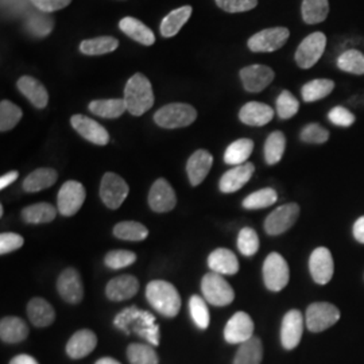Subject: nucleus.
<instances>
[{
  "label": "nucleus",
  "mask_w": 364,
  "mask_h": 364,
  "mask_svg": "<svg viewBox=\"0 0 364 364\" xmlns=\"http://www.w3.org/2000/svg\"><path fill=\"white\" fill-rule=\"evenodd\" d=\"M127 111L134 117H141L154 105V93L150 80L142 73H135L124 88Z\"/></svg>",
  "instance_id": "obj_1"
},
{
  "label": "nucleus",
  "mask_w": 364,
  "mask_h": 364,
  "mask_svg": "<svg viewBox=\"0 0 364 364\" xmlns=\"http://www.w3.org/2000/svg\"><path fill=\"white\" fill-rule=\"evenodd\" d=\"M146 299L165 317H176L181 309L180 293L166 281H151L146 287Z\"/></svg>",
  "instance_id": "obj_2"
},
{
  "label": "nucleus",
  "mask_w": 364,
  "mask_h": 364,
  "mask_svg": "<svg viewBox=\"0 0 364 364\" xmlns=\"http://www.w3.org/2000/svg\"><path fill=\"white\" fill-rule=\"evenodd\" d=\"M197 117V111L192 105L173 103L158 109L154 115L156 124L164 129H182L191 126Z\"/></svg>",
  "instance_id": "obj_3"
},
{
  "label": "nucleus",
  "mask_w": 364,
  "mask_h": 364,
  "mask_svg": "<svg viewBox=\"0 0 364 364\" xmlns=\"http://www.w3.org/2000/svg\"><path fill=\"white\" fill-rule=\"evenodd\" d=\"M201 290L205 301L215 306H227L235 299L234 289L221 274H205L201 281Z\"/></svg>",
  "instance_id": "obj_4"
},
{
  "label": "nucleus",
  "mask_w": 364,
  "mask_h": 364,
  "mask_svg": "<svg viewBox=\"0 0 364 364\" xmlns=\"http://www.w3.org/2000/svg\"><path fill=\"white\" fill-rule=\"evenodd\" d=\"M290 279L289 264L285 258L278 254L272 252L263 263V281L270 291H281L285 289Z\"/></svg>",
  "instance_id": "obj_5"
},
{
  "label": "nucleus",
  "mask_w": 364,
  "mask_h": 364,
  "mask_svg": "<svg viewBox=\"0 0 364 364\" xmlns=\"http://www.w3.org/2000/svg\"><path fill=\"white\" fill-rule=\"evenodd\" d=\"M338 318H340V311L335 305L328 302H314L306 309L305 324L311 332L318 333L335 326Z\"/></svg>",
  "instance_id": "obj_6"
},
{
  "label": "nucleus",
  "mask_w": 364,
  "mask_h": 364,
  "mask_svg": "<svg viewBox=\"0 0 364 364\" xmlns=\"http://www.w3.org/2000/svg\"><path fill=\"white\" fill-rule=\"evenodd\" d=\"M290 36L287 27L264 28L248 39V49L254 53H272L281 49Z\"/></svg>",
  "instance_id": "obj_7"
},
{
  "label": "nucleus",
  "mask_w": 364,
  "mask_h": 364,
  "mask_svg": "<svg viewBox=\"0 0 364 364\" xmlns=\"http://www.w3.org/2000/svg\"><path fill=\"white\" fill-rule=\"evenodd\" d=\"M326 46V34L316 31L308 36L299 43L296 52V63L302 69H309L316 65L323 57Z\"/></svg>",
  "instance_id": "obj_8"
},
{
  "label": "nucleus",
  "mask_w": 364,
  "mask_h": 364,
  "mask_svg": "<svg viewBox=\"0 0 364 364\" xmlns=\"http://www.w3.org/2000/svg\"><path fill=\"white\" fill-rule=\"evenodd\" d=\"M129 185L120 176L115 173H105L102 185H100V198L105 207L117 209L129 196Z\"/></svg>",
  "instance_id": "obj_9"
},
{
  "label": "nucleus",
  "mask_w": 364,
  "mask_h": 364,
  "mask_svg": "<svg viewBox=\"0 0 364 364\" xmlns=\"http://www.w3.org/2000/svg\"><path fill=\"white\" fill-rule=\"evenodd\" d=\"M85 188L77 181H66L57 197V207L63 216L76 215L85 201Z\"/></svg>",
  "instance_id": "obj_10"
},
{
  "label": "nucleus",
  "mask_w": 364,
  "mask_h": 364,
  "mask_svg": "<svg viewBox=\"0 0 364 364\" xmlns=\"http://www.w3.org/2000/svg\"><path fill=\"white\" fill-rule=\"evenodd\" d=\"M299 207L296 203L281 205L273 210L264 221V230L272 236L284 234L290 230L299 219Z\"/></svg>",
  "instance_id": "obj_11"
},
{
  "label": "nucleus",
  "mask_w": 364,
  "mask_h": 364,
  "mask_svg": "<svg viewBox=\"0 0 364 364\" xmlns=\"http://www.w3.org/2000/svg\"><path fill=\"white\" fill-rule=\"evenodd\" d=\"M309 272L316 284L326 285L328 282H331L335 272V264L333 257L328 248L317 247L313 250L312 255L309 258Z\"/></svg>",
  "instance_id": "obj_12"
},
{
  "label": "nucleus",
  "mask_w": 364,
  "mask_h": 364,
  "mask_svg": "<svg viewBox=\"0 0 364 364\" xmlns=\"http://www.w3.org/2000/svg\"><path fill=\"white\" fill-rule=\"evenodd\" d=\"M254 338V321L246 312H236L224 328V338L230 344H243Z\"/></svg>",
  "instance_id": "obj_13"
},
{
  "label": "nucleus",
  "mask_w": 364,
  "mask_h": 364,
  "mask_svg": "<svg viewBox=\"0 0 364 364\" xmlns=\"http://www.w3.org/2000/svg\"><path fill=\"white\" fill-rule=\"evenodd\" d=\"M304 324L305 318L297 309L289 311L284 316L281 326V343L285 350H293L299 346L304 333Z\"/></svg>",
  "instance_id": "obj_14"
},
{
  "label": "nucleus",
  "mask_w": 364,
  "mask_h": 364,
  "mask_svg": "<svg viewBox=\"0 0 364 364\" xmlns=\"http://www.w3.org/2000/svg\"><path fill=\"white\" fill-rule=\"evenodd\" d=\"M275 73L273 69L264 65H250L240 70L243 87L247 92H262L273 82Z\"/></svg>",
  "instance_id": "obj_15"
},
{
  "label": "nucleus",
  "mask_w": 364,
  "mask_h": 364,
  "mask_svg": "<svg viewBox=\"0 0 364 364\" xmlns=\"http://www.w3.org/2000/svg\"><path fill=\"white\" fill-rule=\"evenodd\" d=\"M57 290L68 304H78L84 299V287L76 269H65L57 281Z\"/></svg>",
  "instance_id": "obj_16"
},
{
  "label": "nucleus",
  "mask_w": 364,
  "mask_h": 364,
  "mask_svg": "<svg viewBox=\"0 0 364 364\" xmlns=\"http://www.w3.org/2000/svg\"><path fill=\"white\" fill-rule=\"evenodd\" d=\"M70 123H72L73 129L77 131L78 134L88 142L99 144V146H105L109 142L108 131L91 117L75 115L70 119Z\"/></svg>",
  "instance_id": "obj_17"
},
{
  "label": "nucleus",
  "mask_w": 364,
  "mask_h": 364,
  "mask_svg": "<svg viewBox=\"0 0 364 364\" xmlns=\"http://www.w3.org/2000/svg\"><path fill=\"white\" fill-rule=\"evenodd\" d=\"M149 204L153 210L159 213L170 212L171 209H174L177 204V197L169 182L159 178L153 183L149 193Z\"/></svg>",
  "instance_id": "obj_18"
},
{
  "label": "nucleus",
  "mask_w": 364,
  "mask_h": 364,
  "mask_svg": "<svg viewBox=\"0 0 364 364\" xmlns=\"http://www.w3.org/2000/svg\"><path fill=\"white\" fill-rule=\"evenodd\" d=\"M254 171H255V166L250 162L235 166L232 169L225 171L219 183L221 192L227 195L237 192L251 180Z\"/></svg>",
  "instance_id": "obj_19"
},
{
  "label": "nucleus",
  "mask_w": 364,
  "mask_h": 364,
  "mask_svg": "<svg viewBox=\"0 0 364 364\" xmlns=\"http://www.w3.org/2000/svg\"><path fill=\"white\" fill-rule=\"evenodd\" d=\"M139 282L132 275H119L105 287V294L111 301L130 299L138 293Z\"/></svg>",
  "instance_id": "obj_20"
},
{
  "label": "nucleus",
  "mask_w": 364,
  "mask_h": 364,
  "mask_svg": "<svg viewBox=\"0 0 364 364\" xmlns=\"http://www.w3.org/2000/svg\"><path fill=\"white\" fill-rule=\"evenodd\" d=\"M273 108L270 105L258 103V102H250L247 105H243L239 112L240 122L252 127L266 126L273 120Z\"/></svg>",
  "instance_id": "obj_21"
},
{
  "label": "nucleus",
  "mask_w": 364,
  "mask_h": 364,
  "mask_svg": "<svg viewBox=\"0 0 364 364\" xmlns=\"http://www.w3.org/2000/svg\"><path fill=\"white\" fill-rule=\"evenodd\" d=\"M212 165H213V156H210V153L207 150L195 151L186 164V171H188L191 183L193 186H197L204 181L205 177L208 176Z\"/></svg>",
  "instance_id": "obj_22"
},
{
  "label": "nucleus",
  "mask_w": 364,
  "mask_h": 364,
  "mask_svg": "<svg viewBox=\"0 0 364 364\" xmlns=\"http://www.w3.org/2000/svg\"><path fill=\"white\" fill-rule=\"evenodd\" d=\"M97 346V338L90 329H81L69 338L66 353L72 359H81L91 353Z\"/></svg>",
  "instance_id": "obj_23"
},
{
  "label": "nucleus",
  "mask_w": 364,
  "mask_h": 364,
  "mask_svg": "<svg viewBox=\"0 0 364 364\" xmlns=\"http://www.w3.org/2000/svg\"><path fill=\"white\" fill-rule=\"evenodd\" d=\"M209 269L221 275H235L239 272V260L228 248H218L208 257Z\"/></svg>",
  "instance_id": "obj_24"
},
{
  "label": "nucleus",
  "mask_w": 364,
  "mask_h": 364,
  "mask_svg": "<svg viewBox=\"0 0 364 364\" xmlns=\"http://www.w3.org/2000/svg\"><path fill=\"white\" fill-rule=\"evenodd\" d=\"M18 90L22 92L31 105L37 108H45L49 102V95L46 88L39 82L37 78L23 76L18 80Z\"/></svg>",
  "instance_id": "obj_25"
},
{
  "label": "nucleus",
  "mask_w": 364,
  "mask_h": 364,
  "mask_svg": "<svg viewBox=\"0 0 364 364\" xmlns=\"http://www.w3.org/2000/svg\"><path fill=\"white\" fill-rule=\"evenodd\" d=\"M28 328L19 317H3L0 321V338L4 343L16 344L27 338Z\"/></svg>",
  "instance_id": "obj_26"
},
{
  "label": "nucleus",
  "mask_w": 364,
  "mask_h": 364,
  "mask_svg": "<svg viewBox=\"0 0 364 364\" xmlns=\"http://www.w3.org/2000/svg\"><path fill=\"white\" fill-rule=\"evenodd\" d=\"M27 314L30 321L38 328L52 326L55 312L52 305L46 299H33L27 304Z\"/></svg>",
  "instance_id": "obj_27"
},
{
  "label": "nucleus",
  "mask_w": 364,
  "mask_h": 364,
  "mask_svg": "<svg viewBox=\"0 0 364 364\" xmlns=\"http://www.w3.org/2000/svg\"><path fill=\"white\" fill-rule=\"evenodd\" d=\"M120 30L129 36L130 38L146 45V46H151L154 42H156V36L154 33L146 26L144 23H142L139 19H135V18H131V16H126L120 21L119 23Z\"/></svg>",
  "instance_id": "obj_28"
},
{
  "label": "nucleus",
  "mask_w": 364,
  "mask_h": 364,
  "mask_svg": "<svg viewBox=\"0 0 364 364\" xmlns=\"http://www.w3.org/2000/svg\"><path fill=\"white\" fill-rule=\"evenodd\" d=\"M58 178V174L50 168H41L30 173L23 181V189L30 193L39 192L53 186Z\"/></svg>",
  "instance_id": "obj_29"
},
{
  "label": "nucleus",
  "mask_w": 364,
  "mask_h": 364,
  "mask_svg": "<svg viewBox=\"0 0 364 364\" xmlns=\"http://www.w3.org/2000/svg\"><path fill=\"white\" fill-rule=\"evenodd\" d=\"M192 15V7L191 6H183L177 10H173L171 13L165 16V19L161 23V34L166 38L174 37L178 34L181 27L189 21Z\"/></svg>",
  "instance_id": "obj_30"
},
{
  "label": "nucleus",
  "mask_w": 364,
  "mask_h": 364,
  "mask_svg": "<svg viewBox=\"0 0 364 364\" xmlns=\"http://www.w3.org/2000/svg\"><path fill=\"white\" fill-rule=\"evenodd\" d=\"M254 150V142L248 138H242L237 139L230 144L224 153V162L227 165H234L239 166L246 164L251 153Z\"/></svg>",
  "instance_id": "obj_31"
},
{
  "label": "nucleus",
  "mask_w": 364,
  "mask_h": 364,
  "mask_svg": "<svg viewBox=\"0 0 364 364\" xmlns=\"http://www.w3.org/2000/svg\"><path fill=\"white\" fill-rule=\"evenodd\" d=\"M302 19L308 25H317L324 22L329 14L328 0H304L301 6Z\"/></svg>",
  "instance_id": "obj_32"
},
{
  "label": "nucleus",
  "mask_w": 364,
  "mask_h": 364,
  "mask_svg": "<svg viewBox=\"0 0 364 364\" xmlns=\"http://www.w3.org/2000/svg\"><path fill=\"white\" fill-rule=\"evenodd\" d=\"M90 111L96 117L105 119H117L120 117L126 111L127 105L124 99H108V100H95L90 105Z\"/></svg>",
  "instance_id": "obj_33"
},
{
  "label": "nucleus",
  "mask_w": 364,
  "mask_h": 364,
  "mask_svg": "<svg viewBox=\"0 0 364 364\" xmlns=\"http://www.w3.org/2000/svg\"><path fill=\"white\" fill-rule=\"evenodd\" d=\"M263 359V346L258 338H251L240 344L235 355L234 364H260Z\"/></svg>",
  "instance_id": "obj_34"
},
{
  "label": "nucleus",
  "mask_w": 364,
  "mask_h": 364,
  "mask_svg": "<svg viewBox=\"0 0 364 364\" xmlns=\"http://www.w3.org/2000/svg\"><path fill=\"white\" fill-rule=\"evenodd\" d=\"M335 88V82L332 80L328 78H317V80H312L309 82H306L302 87V99L306 103H313L317 100H321L326 97L328 95H331V92L333 91Z\"/></svg>",
  "instance_id": "obj_35"
},
{
  "label": "nucleus",
  "mask_w": 364,
  "mask_h": 364,
  "mask_svg": "<svg viewBox=\"0 0 364 364\" xmlns=\"http://www.w3.org/2000/svg\"><path fill=\"white\" fill-rule=\"evenodd\" d=\"M119 41L114 37H97L85 39L80 45V52L85 55H103L117 50Z\"/></svg>",
  "instance_id": "obj_36"
},
{
  "label": "nucleus",
  "mask_w": 364,
  "mask_h": 364,
  "mask_svg": "<svg viewBox=\"0 0 364 364\" xmlns=\"http://www.w3.org/2000/svg\"><path fill=\"white\" fill-rule=\"evenodd\" d=\"M57 216V209L52 204L48 203H38L22 210V218L28 224H42L50 223Z\"/></svg>",
  "instance_id": "obj_37"
},
{
  "label": "nucleus",
  "mask_w": 364,
  "mask_h": 364,
  "mask_svg": "<svg viewBox=\"0 0 364 364\" xmlns=\"http://www.w3.org/2000/svg\"><path fill=\"white\" fill-rule=\"evenodd\" d=\"M287 149V138L281 131H274L264 144V159L269 165L278 164Z\"/></svg>",
  "instance_id": "obj_38"
},
{
  "label": "nucleus",
  "mask_w": 364,
  "mask_h": 364,
  "mask_svg": "<svg viewBox=\"0 0 364 364\" xmlns=\"http://www.w3.org/2000/svg\"><path fill=\"white\" fill-rule=\"evenodd\" d=\"M117 239L129 242H142L149 236V230L138 221H122L114 227Z\"/></svg>",
  "instance_id": "obj_39"
},
{
  "label": "nucleus",
  "mask_w": 364,
  "mask_h": 364,
  "mask_svg": "<svg viewBox=\"0 0 364 364\" xmlns=\"http://www.w3.org/2000/svg\"><path fill=\"white\" fill-rule=\"evenodd\" d=\"M338 68L346 73L356 76L364 75V54L356 49L341 53L338 58Z\"/></svg>",
  "instance_id": "obj_40"
},
{
  "label": "nucleus",
  "mask_w": 364,
  "mask_h": 364,
  "mask_svg": "<svg viewBox=\"0 0 364 364\" xmlns=\"http://www.w3.org/2000/svg\"><path fill=\"white\" fill-rule=\"evenodd\" d=\"M54 21L48 13H33L26 21L27 31L34 37H46L52 33Z\"/></svg>",
  "instance_id": "obj_41"
},
{
  "label": "nucleus",
  "mask_w": 364,
  "mask_h": 364,
  "mask_svg": "<svg viewBox=\"0 0 364 364\" xmlns=\"http://www.w3.org/2000/svg\"><path fill=\"white\" fill-rule=\"evenodd\" d=\"M278 195L273 188H264L257 191L251 195H248L243 200V208L246 209H263L272 207L277 203Z\"/></svg>",
  "instance_id": "obj_42"
},
{
  "label": "nucleus",
  "mask_w": 364,
  "mask_h": 364,
  "mask_svg": "<svg viewBox=\"0 0 364 364\" xmlns=\"http://www.w3.org/2000/svg\"><path fill=\"white\" fill-rule=\"evenodd\" d=\"M22 119V109L9 100L0 103V131L6 132L14 129Z\"/></svg>",
  "instance_id": "obj_43"
},
{
  "label": "nucleus",
  "mask_w": 364,
  "mask_h": 364,
  "mask_svg": "<svg viewBox=\"0 0 364 364\" xmlns=\"http://www.w3.org/2000/svg\"><path fill=\"white\" fill-rule=\"evenodd\" d=\"M127 358L131 364H158L156 352L144 344H130L127 348Z\"/></svg>",
  "instance_id": "obj_44"
},
{
  "label": "nucleus",
  "mask_w": 364,
  "mask_h": 364,
  "mask_svg": "<svg viewBox=\"0 0 364 364\" xmlns=\"http://www.w3.org/2000/svg\"><path fill=\"white\" fill-rule=\"evenodd\" d=\"M189 311L197 328L200 329L208 328L210 317H209L208 306L205 304V299H201L200 296H192L189 299Z\"/></svg>",
  "instance_id": "obj_45"
},
{
  "label": "nucleus",
  "mask_w": 364,
  "mask_h": 364,
  "mask_svg": "<svg viewBox=\"0 0 364 364\" xmlns=\"http://www.w3.org/2000/svg\"><path fill=\"white\" fill-rule=\"evenodd\" d=\"M237 248H239V251L245 257L255 255L258 252V250H259V237H258V234L252 228H250V227L243 228L239 232V236H237Z\"/></svg>",
  "instance_id": "obj_46"
},
{
  "label": "nucleus",
  "mask_w": 364,
  "mask_h": 364,
  "mask_svg": "<svg viewBox=\"0 0 364 364\" xmlns=\"http://www.w3.org/2000/svg\"><path fill=\"white\" fill-rule=\"evenodd\" d=\"M299 109V100L291 92H281L277 99V114L281 119H290L294 117Z\"/></svg>",
  "instance_id": "obj_47"
},
{
  "label": "nucleus",
  "mask_w": 364,
  "mask_h": 364,
  "mask_svg": "<svg viewBox=\"0 0 364 364\" xmlns=\"http://www.w3.org/2000/svg\"><path fill=\"white\" fill-rule=\"evenodd\" d=\"M135 260H136V255L134 252L127 250H114L105 255V263L107 267L112 270H119V269L131 266Z\"/></svg>",
  "instance_id": "obj_48"
},
{
  "label": "nucleus",
  "mask_w": 364,
  "mask_h": 364,
  "mask_svg": "<svg viewBox=\"0 0 364 364\" xmlns=\"http://www.w3.org/2000/svg\"><path fill=\"white\" fill-rule=\"evenodd\" d=\"M329 139V132L323 126L312 123L301 131V141L305 144H323Z\"/></svg>",
  "instance_id": "obj_49"
},
{
  "label": "nucleus",
  "mask_w": 364,
  "mask_h": 364,
  "mask_svg": "<svg viewBox=\"0 0 364 364\" xmlns=\"http://www.w3.org/2000/svg\"><path fill=\"white\" fill-rule=\"evenodd\" d=\"M216 4L225 13H246L258 6V0H216Z\"/></svg>",
  "instance_id": "obj_50"
},
{
  "label": "nucleus",
  "mask_w": 364,
  "mask_h": 364,
  "mask_svg": "<svg viewBox=\"0 0 364 364\" xmlns=\"http://www.w3.org/2000/svg\"><path fill=\"white\" fill-rule=\"evenodd\" d=\"M328 119L331 120V123L338 127H350L355 123V115L344 107H335L333 109H331Z\"/></svg>",
  "instance_id": "obj_51"
},
{
  "label": "nucleus",
  "mask_w": 364,
  "mask_h": 364,
  "mask_svg": "<svg viewBox=\"0 0 364 364\" xmlns=\"http://www.w3.org/2000/svg\"><path fill=\"white\" fill-rule=\"evenodd\" d=\"M23 243H25V239L21 235L3 232L0 235V254L6 255L9 252H13L15 250L22 247Z\"/></svg>",
  "instance_id": "obj_52"
},
{
  "label": "nucleus",
  "mask_w": 364,
  "mask_h": 364,
  "mask_svg": "<svg viewBox=\"0 0 364 364\" xmlns=\"http://www.w3.org/2000/svg\"><path fill=\"white\" fill-rule=\"evenodd\" d=\"M72 0H31V3L43 13H53L57 10H63L70 4Z\"/></svg>",
  "instance_id": "obj_53"
},
{
  "label": "nucleus",
  "mask_w": 364,
  "mask_h": 364,
  "mask_svg": "<svg viewBox=\"0 0 364 364\" xmlns=\"http://www.w3.org/2000/svg\"><path fill=\"white\" fill-rule=\"evenodd\" d=\"M352 232H353L355 239H356L359 243H363L364 245V216L359 218L358 220L355 221L353 228H352Z\"/></svg>",
  "instance_id": "obj_54"
},
{
  "label": "nucleus",
  "mask_w": 364,
  "mask_h": 364,
  "mask_svg": "<svg viewBox=\"0 0 364 364\" xmlns=\"http://www.w3.org/2000/svg\"><path fill=\"white\" fill-rule=\"evenodd\" d=\"M18 177H19V173L15 171V170L3 174V176L0 177V189H6L9 185H11L14 181H16Z\"/></svg>",
  "instance_id": "obj_55"
},
{
  "label": "nucleus",
  "mask_w": 364,
  "mask_h": 364,
  "mask_svg": "<svg viewBox=\"0 0 364 364\" xmlns=\"http://www.w3.org/2000/svg\"><path fill=\"white\" fill-rule=\"evenodd\" d=\"M10 364H39L33 356L30 355H18L11 359Z\"/></svg>",
  "instance_id": "obj_56"
},
{
  "label": "nucleus",
  "mask_w": 364,
  "mask_h": 364,
  "mask_svg": "<svg viewBox=\"0 0 364 364\" xmlns=\"http://www.w3.org/2000/svg\"><path fill=\"white\" fill-rule=\"evenodd\" d=\"M95 364H120L115 359H112V358H102V359H99L97 362Z\"/></svg>",
  "instance_id": "obj_57"
},
{
  "label": "nucleus",
  "mask_w": 364,
  "mask_h": 364,
  "mask_svg": "<svg viewBox=\"0 0 364 364\" xmlns=\"http://www.w3.org/2000/svg\"><path fill=\"white\" fill-rule=\"evenodd\" d=\"M0 216H3V207L0 205Z\"/></svg>",
  "instance_id": "obj_58"
}]
</instances>
